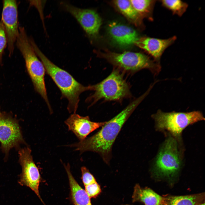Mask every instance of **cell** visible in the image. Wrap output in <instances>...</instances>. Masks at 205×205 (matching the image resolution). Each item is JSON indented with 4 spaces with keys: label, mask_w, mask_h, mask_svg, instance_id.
Wrapping results in <instances>:
<instances>
[{
    "label": "cell",
    "mask_w": 205,
    "mask_h": 205,
    "mask_svg": "<svg viewBox=\"0 0 205 205\" xmlns=\"http://www.w3.org/2000/svg\"><path fill=\"white\" fill-rule=\"evenodd\" d=\"M145 97L143 94L133 101L116 116L106 121L93 135L67 146L74 148L75 150L81 153L87 151L97 153L106 163L109 164L112 147L117 137L125 122Z\"/></svg>",
    "instance_id": "obj_1"
},
{
    "label": "cell",
    "mask_w": 205,
    "mask_h": 205,
    "mask_svg": "<svg viewBox=\"0 0 205 205\" xmlns=\"http://www.w3.org/2000/svg\"><path fill=\"white\" fill-rule=\"evenodd\" d=\"M30 42L36 54L44 65L46 72L60 90L61 98L68 100V112L76 113L80 100V95L86 91L91 90V85L84 86L78 82L67 71L50 61L40 50L33 39L30 40Z\"/></svg>",
    "instance_id": "obj_2"
},
{
    "label": "cell",
    "mask_w": 205,
    "mask_h": 205,
    "mask_svg": "<svg viewBox=\"0 0 205 205\" xmlns=\"http://www.w3.org/2000/svg\"><path fill=\"white\" fill-rule=\"evenodd\" d=\"M15 43L24 59L35 90L44 100L50 112H52L44 81L45 68L34 51L24 27H19V33Z\"/></svg>",
    "instance_id": "obj_3"
},
{
    "label": "cell",
    "mask_w": 205,
    "mask_h": 205,
    "mask_svg": "<svg viewBox=\"0 0 205 205\" xmlns=\"http://www.w3.org/2000/svg\"><path fill=\"white\" fill-rule=\"evenodd\" d=\"M178 139L168 137L162 145L154 161L153 174L158 177L171 178L179 173L182 165Z\"/></svg>",
    "instance_id": "obj_4"
},
{
    "label": "cell",
    "mask_w": 205,
    "mask_h": 205,
    "mask_svg": "<svg viewBox=\"0 0 205 205\" xmlns=\"http://www.w3.org/2000/svg\"><path fill=\"white\" fill-rule=\"evenodd\" d=\"M96 53L114 66L125 71L135 72L147 69L155 76L161 70L159 63L141 53L125 52L119 53L106 50L96 51Z\"/></svg>",
    "instance_id": "obj_5"
},
{
    "label": "cell",
    "mask_w": 205,
    "mask_h": 205,
    "mask_svg": "<svg viewBox=\"0 0 205 205\" xmlns=\"http://www.w3.org/2000/svg\"><path fill=\"white\" fill-rule=\"evenodd\" d=\"M151 116L155 121L156 130L166 131L177 139L180 138L183 131L187 126L205 120L202 113L199 111L166 112L159 110Z\"/></svg>",
    "instance_id": "obj_6"
},
{
    "label": "cell",
    "mask_w": 205,
    "mask_h": 205,
    "mask_svg": "<svg viewBox=\"0 0 205 205\" xmlns=\"http://www.w3.org/2000/svg\"><path fill=\"white\" fill-rule=\"evenodd\" d=\"M91 87L94 93L86 100L91 102V105L101 99L119 101L130 95L128 85L118 69H114L105 79Z\"/></svg>",
    "instance_id": "obj_7"
},
{
    "label": "cell",
    "mask_w": 205,
    "mask_h": 205,
    "mask_svg": "<svg viewBox=\"0 0 205 205\" xmlns=\"http://www.w3.org/2000/svg\"><path fill=\"white\" fill-rule=\"evenodd\" d=\"M19 161L22 168L18 183L29 187L37 195L44 204L39 191L41 176L38 168L33 161L31 150L28 147L20 149L19 152Z\"/></svg>",
    "instance_id": "obj_8"
},
{
    "label": "cell",
    "mask_w": 205,
    "mask_h": 205,
    "mask_svg": "<svg viewBox=\"0 0 205 205\" xmlns=\"http://www.w3.org/2000/svg\"><path fill=\"white\" fill-rule=\"evenodd\" d=\"M61 5L75 19L90 38L97 37L102 21L95 11L90 9L79 8L65 2H61Z\"/></svg>",
    "instance_id": "obj_9"
},
{
    "label": "cell",
    "mask_w": 205,
    "mask_h": 205,
    "mask_svg": "<svg viewBox=\"0 0 205 205\" xmlns=\"http://www.w3.org/2000/svg\"><path fill=\"white\" fill-rule=\"evenodd\" d=\"M1 20L5 29L9 55L14 52L15 44L19 33L17 3L16 0L3 1Z\"/></svg>",
    "instance_id": "obj_10"
},
{
    "label": "cell",
    "mask_w": 205,
    "mask_h": 205,
    "mask_svg": "<svg viewBox=\"0 0 205 205\" xmlns=\"http://www.w3.org/2000/svg\"><path fill=\"white\" fill-rule=\"evenodd\" d=\"M23 142L17 121L9 116L0 115V142L3 150L8 153L12 148Z\"/></svg>",
    "instance_id": "obj_11"
},
{
    "label": "cell",
    "mask_w": 205,
    "mask_h": 205,
    "mask_svg": "<svg viewBox=\"0 0 205 205\" xmlns=\"http://www.w3.org/2000/svg\"><path fill=\"white\" fill-rule=\"evenodd\" d=\"M106 122H92L88 116H83L76 113L71 114L65 122L69 130L75 134L79 141L84 140L89 134L103 126Z\"/></svg>",
    "instance_id": "obj_12"
},
{
    "label": "cell",
    "mask_w": 205,
    "mask_h": 205,
    "mask_svg": "<svg viewBox=\"0 0 205 205\" xmlns=\"http://www.w3.org/2000/svg\"><path fill=\"white\" fill-rule=\"evenodd\" d=\"M108 31L114 42L121 47H127L135 44L139 38L133 28L116 22L109 24Z\"/></svg>",
    "instance_id": "obj_13"
},
{
    "label": "cell",
    "mask_w": 205,
    "mask_h": 205,
    "mask_svg": "<svg viewBox=\"0 0 205 205\" xmlns=\"http://www.w3.org/2000/svg\"><path fill=\"white\" fill-rule=\"evenodd\" d=\"M176 39V36L164 39L143 37H139L135 44L151 55L154 61L159 63L165 50L172 45Z\"/></svg>",
    "instance_id": "obj_14"
},
{
    "label": "cell",
    "mask_w": 205,
    "mask_h": 205,
    "mask_svg": "<svg viewBox=\"0 0 205 205\" xmlns=\"http://www.w3.org/2000/svg\"><path fill=\"white\" fill-rule=\"evenodd\" d=\"M132 201L143 203L145 205H166L165 196H161L149 188H142L137 184L134 187Z\"/></svg>",
    "instance_id": "obj_15"
},
{
    "label": "cell",
    "mask_w": 205,
    "mask_h": 205,
    "mask_svg": "<svg viewBox=\"0 0 205 205\" xmlns=\"http://www.w3.org/2000/svg\"><path fill=\"white\" fill-rule=\"evenodd\" d=\"M69 179L70 198L74 205H92L89 196L85 190L78 183L73 176L69 164H64Z\"/></svg>",
    "instance_id": "obj_16"
},
{
    "label": "cell",
    "mask_w": 205,
    "mask_h": 205,
    "mask_svg": "<svg viewBox=\"0 0 205 205\" xmlns=\"http://www.w3.org/2000/svg\"><path fill=\"white\" fill-rule=\"evenodd\" d=\"M113 3L118 11L130 22L138 27L143 26V19L134 9L130 0H114L113 1Z\"/></svg>",
    "instance_id": "obj_17"
},
{
    "label": "cell",
    "mask_w": 205,
    "mask_h": 205,
    "mask_svg": "<svg viewBox=\"0 0 205 205\" xmlns=\"http://www.w3.org/2000/svg\"><path fill=\"white\" fill-rule=\"evenodd\" d=\"M166 205H202L205 202L204 193L184 196H167Z\"/></svg>",
    "instance_id": "obj_18"
},
{
    "label": "cell",
    "mask_w": 205,
    "mask_h": 205,
    "mask_svg": "<svg viewBox=\"0 0 205 205\" xmlns=\"http://www.w3.org/2000/svg\"><path fill=\"white\" fill-rule=\"evenodd\" d=\"M133 7L143 19L148 18L152 20V13L155 1L151 0H131Z\"/></svg>",
    "instance_id": "obj_19"
},
{
    "label": "cell",
    "mask_w": 205,
    "mask_h": 205,
    "mask_svg": "<svg viewBox=\"0 0 205 205\" xmlns=\"http://www.w3.org/2000/svg\"><path fill=\"white\" fill-rule=\"evenodd\" d=\"M162 5L170 10L173 14L182 16L186 10L188 5L181 0H163L161 1Z\"/></svg>",
    "instance_id": "obj_20"
},
{
    "label": "cell",
    "mask_w": 205,
    "mask_h": 205,
    "mask_svg": "<svg viewBox=\"0 0 205 205\" xmlns=\"http://www.w3.org/2000/svg\"><path fill=\"white\" fill-rule=\"evenodd\" d=\"M7 46V40L4 27L2 21H0V64L4 50Z\"/></svg>",
    "instance_id": "obj_21"
},
{
    "label": "cell",
    "mask_w": 205,
    "mask_h": 205,
    "mask_svg": "<svg viewBox=\"0 0 205 205\" xmlns=\"http://www.w3.org/2000/svg\"><path fill=\"white\" fill-rule=\"evenodd\" d=\"M81 171V179L85 186L97 182L93 175L86 167H82Z\"/></svg>",
    "instance_id": "obj_22"
},
{
    "label": "cell",
    "mask_w": 205,
    "mask_h": 205,
    "mask_svg": "<svg viewBox=\"0 0 205 205\" xmlns=\"http://www.w3.org/2000/svg\"><path fill=\"white\" fill-rule=\"evenodd\" d=\"M85 187V190L90 198H96L101 192L100 186L97 182Z\"/></svg>",
    "instance_id": "obj_23"
},
{
    "label": "cell",
    "mask_w": 205,
    "mask_h": 205,
    "mask_svg": "<svg viewBox=\"0 0 205 205\" xmlns=\"http://www.w3.org/2000/svg\"><path fill=\"white\" fill-rule=\"evenodd\" d=\"M202 205H205V202H204V203H203L202 204Z\"/></svg>",
    "instance_id": "obj_24"
},
{
    "label": "cell",
    "mask_w": 205,
    "mask_h": 205,
    "mask_svg": "<svg viewBox=\"0 0 205 205\" xmlns=\"http://www.w3.org/2000/svg\"><path fill=\"white\" fill-rule=\"evenodd\" d=\"M123 205H129V204H126Z\"/></svg>",
    "instance_id": "obj_25"
},
{
    "label": "cell",
    "mask_w": 205,
    "mask_h": 205,
    "mask_svg": "<svg viewBox=\"0 0 205 205\" xmlns=\"http://www.w3.org/2000/svg\"><path fill=\"white\" fill-rule=\"evenodd\" d=\"M1 114L0 111V115Z\"/></svg>",
    "instance_id": "obj_26"
}]
</instances>
